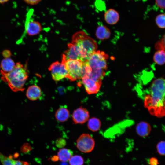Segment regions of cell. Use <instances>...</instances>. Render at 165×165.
<instances>
[{
  "label": "cell",
  "instance_id": "2e32d148",
  "mask_svg": "<svg viewBox=\"0 0 165 165\" xmlns=\"http://www.w3.org/2000/svg\"><path fill=\"white\" fill-rule=\"evenodd\" d=\"M111 34V32L109 28L103 25L98 26L95 33L97 38L101 40L108 38L110 37Z\"/></svg>",
  "mask_w": 165,
  "mask_h": 165
},
{
  "label": "cell",
  "instance_id": "44dd1931",
  "mask_svg": "<svg viewBox=\"0 0 165 165\" xmlns=\"http://www.w3.org/2000/svg\"><path fill=\"white\" fill-rule=\"evenodd\" d=\"M69 161L70 165H82L84 163L83 159L78 155L72 156Z\"/></svg>",
  "mask_w": 165,
  "mask_h": 165
},
{
  "label": "cell",
  "instance_id": "ffe728a7",
  "mask_svg": "<svg viewBox=\"0 0 165 165\" xmlns=\"http://www.w3.org/2000/svg\"><path fill=\"white\" fill-rule=\"evenodd\" d=\"M153 61L154 62L159 65L164 64L165 61V50H157L153 56Z\"/></svg>",
  "mask_w": 165,
  "mask_h": 165
},
{
  "label": "cell",
  "instance_id": "603a6c76",
  "mask_svg": "<svg viewBox=\"0 0 165 165\" xmlns=\"http://www.w3.org/2000/svg\"><path fill=\"white\" fill-rule=\"evenodd\" d=\"M15 160L11 157H7L0 152V161L3 165H12Z\"/></svg>",
  "mask_w": 165,
  "mask_h": 165
},
{
  "label": "cell",
  "instance_id": "6da1fadb",
  "mask_svg": "<svg viewBox=\"0 0 165 165\" xmlns=\"http://www.w3.org/2000/svg\"><path fill=\"white\" fill-rule=\"evenodd\" d=\"M165 80L163 78L152 82L150 94L145 97V105L151 114L158 117L165 114Z\"/></svg>",
  "mask_w": 165,
  "mask_h": 165
},
{
  "label": "cell",
  "instance_id": "30bf717a",
  "mask_svg": "<svg viewBox=\"0 0 165 165\" xmlns=\"http://www.w3.org/2000/svg\"><path fill=\"white\" fill-rule=\"evenodd\" d=\"M90 117L88 111L85 108L80 107L73 112L72 119L75 124H82L88 121Z\"/></svg>",
  "mask_w": 165,
  "mask_h": 165
},
{
  "label": "cell",
  "instance_id": "9c48e42d",
  "mask_svg": "<svg viewBox=\"0 0 165 165\" xmlns=\"http://www.w3.org/2000/svg\"><path fill=\"white\" fill-rule=\"evenodd\" d=\"M81 79L82 83L88 94L97 93L100 90L102 82L95 81L86 76L82 77Z\"/></svg>",
  "mask_w": 165,
  "mask_h": 165
},
{
  "label": "cell",
  "instance_id": "1f68e13d",
  "mask_svg": "<svg viewBox=\"0 0 165 165\" xmlns=\"http://www.w3.org/2000/svg\"><path fill=\"white\" fill-rule=\"evenodd\" d=\"M2 54L5 58H8L11 55V53L9 50H6L3 52Z\"/></svg>",
  "mask_w": 165,
  "mask_h": 165
},
{
  "label": "cell",
  "instance_id": "ac0fdd59",
  "mask_svg": "<svg viewBox=\"0 0 165 165\" xmlns=\"http://www.w3.org/2000/svg\"><path fill=\"white\" fill-rule=\"evenodd\" d=\"M72 155L73 152L71 150L63 148L59 150L57 152V157L61 161L66 162L69 161Z\"/></svg>",
  "mask_w": 165,
  "mask_h": 165
},
{
  "label": "cell",
  "instance_id": "7c38bea8",
  "mask_svg": "<svg viewBox=\"0 0 165 165\" xmlns=\"http://www.w3.org/2000/svg\"><path fill=\"white\" fill-rule=\"evenodd\" d=\"M136 132L140 137H145L148 136L150 134L151 127L150 124L145 121L139 122L136 128Z\"/></svg>",
  "mask_w": 165,
  "mask_h": 165
},
{
  "label": "cell",
  "instance_id": "484cf974",
  "mask_svg": "<svg viewBox=\"0 0 165 165\" xmlns=\"http://www.w3.org/2000/svg\"><path fill=\"white\" fill-rule=\"evenodd\" d=\"M157 6L162 9L165 8V0H155Z\"/></svg>",
  "mask_w": 165,
  "mask_h": 165
},
{
  "label": "cell",
  "instance_id": "277c9868",
  "mask_svg": "<svg viewBox=\"0 0 165 165\" xmlns=\"http://www.w3.org/2000/svg\"><path fill=\"white\" fill-rule=\"evenodd\" d=\"M67 70V78L71 81L81 79L83 75V62L79 60L62 61Z\"/></svg>",
  "mask_w": 165,
  "mask_h": 165
},
{
  "label": "cell",
  "instance_id": "4dcf8cb0",
  "mask_svg": "<svg viewBox=\"0 0 165 165\" xmlns=\"http://www.w3.org/2000/svg\"><path fill=\"white\" fill-rule=\"evenodd\" d=\"M12 165H30L26 162L21 161L20 160H15Z\"/></svg>",
  "mask_w": 165,
  "mask_h": 165
},
{
  "label": "cell",
  "instance_id": "d6a6232c",
  "mask_svg": "<svg viewBox=\"0 0 165 165\" xmlns=\"http://www.w3.org/2000/svg\"><path fill=\"white\" fill-rule=\"evenodd\" d=\"M9 0H0V3H4L7 2Z\"/></svg>",
  "mask_w": 165,
  "mask_h": 165
},
{
  "label": "cell",
  "instance_id": "4316f807",
  "mask_svg": "<svg viewBox=\"0 0 165 165\" xmlns=\"http://www.w3.org/2000/svg\"><path fill=\"white\" fill-rule=\"evenodd\" d=\"M26 3L31 5H36L39 3L42 0H23Z\"/></svg>",
  "mask_w": 165,
  "mask_h": 165
},
{
  "label": "cell",
  "instance_id": "f546056e",
  "mask_svg": "<svg viewBox=\"0 0 165 165\" xmlns=\"http://www.w3.org/2000/svg\"><path fill=\"white\" fill-rule=\"evenodd\" d=\"M65 140L63 138H60L58 139L56 142L57 146H61L64 145L65 144Z\"/></svg>",
  "mask_w": 165,
  "mask_h": 165
},
{
  "label": "cell",
  "instance_id": "8fae6325",
  "mask_svg": "<svg viewBox=\"0 0 165 165\" xmlns=\"http://www.w3.org/2000/svg\"><path fill=\"white\" fill-rule=\"evenodd\" d=\"M69 59L82 61L80 54L76 46L72 43L68 44V49L62 54V61Z\"/></svg>",
  "mask_w": 165,
  "mask_h": 165
},
{
  "label": "cell",
  "instance_id": "5b68a950",
  "mask_svg": "<svg viewBox=\"0 0 165 165\" xmlns=\"http://www.w3.org/2000/svg\"><path fill=\"white\" fill-rule=\"evenodd\" d=\"M108 56L103 51H96L86 61L92 69L106 70L107 68V60Z\"/></svg>",
  "mask_w": 165,
  "mask_h": 165
},
{
  "label": "cell",
  "instance_id": "d6986e66",
  "mask_svg": "<svg viewBox=\"0 0 165 165\" xmlns=\"http://www.w3.org/2000/svg\"><path fill=\"white\" fill-rule=\"evenodd\" d=\"M87 127L89 130L93 132H96L100 128L101 122L99 119L93 117L88 120Z\"/></svg>",
  "mask_w": 165,
  "mask_h": 165
},
{
  "label": "cell",
  "instance_id": "52a82bcc",
  "mask_svg": "<svg viewBox=\"0 0 165 165\" xmlns=\"http://www.w3.org/2000/svg\"><path fill=\"white\" fill-rule=\"evenodd\" d=\"M51 72L52 79L58 81L67 78L68 73L64 64L59 61L52 63L48 68Z\"/></svg>",
  "mask_w": 165,
  "mask_h": 165
},
{
  "label": "cell",
  "instance_id": "ba28073f",
  "mask_svg": "<svg viewBox=\"0 0 165 165\" xmlns=\"http://www.w3.org/2000/svg\"><path fill=\"white\" fill-rule=\"evenodd\" d=\"M32 10L28 12L26 16L25 25V32L30 36H33L39 34L42 30V27L40 23L31 19Z\"/></svg>",
  "mask_w": 165,
  "mask_h": 165
},
{
  "label": "cell",
  "instance_id": "3957f363",
  "mask_svg": "<svg viewBox=\"0 0 165 165\" xmlns=\"http://www.w3.org/2000/svg\"><path fill=\"white\" fill-rule=\"evenodd\" d=\"M72 43L78 49L83 62L86 61L97 51L98 47L95 41L82 30L75 32L73 35Z\"/></svg>",
  "mask_w": 165,
  "mask_h": 165
},
{
  "label": "cell",
  "instance_id": "cb8c5ba5",
  "mask_svg": "<svg viewBox=\"0 0 165 165\" xmlns=\"http://www.w3.org/2000/svg\"><path fill=\"white\" fill-rule=\"evenodd\" d=\"M165 141H161L157 145L156 149L159 154L161 156L165 155Z\"/></svg>",
  "mask_w": 165,
  "mask_h": 165
},
{
  "label": "cell",
  "instance_id": "9a60e30c",
  "mask_svg": "<svg viewBox=\"0 0 165 165\" xmlns=\"http://www.w3.org/2000/svg\"><path fill=\"white\" fill-rule=\"evenodd\" d=\"M70 115V112L68 109L65 106H62L57 110L55 116L57 120L60 122H63L68 119Z\"/></svg>",
  "mask_w": 165,
  "mask_h": 165
},
{
  "label": "cell",
  "instance_id": "4fadbf2b",
  "mask_svg": "<svg viewBox=\"0 0 165 165\" xmlns=\"http://www.w3.org/2000/svg\"><path fill=\"white\" fill-rule=\"evenodd\" d=\"M104 19L106 22L110 25L116 24L119 21V15L118 12L112 9L107 10L104 14Z\"/></svg>",
  "mask_w": 165,
  "mask_h": 165
},
{
  "label": "cell",
  "instance_id": "7a4b0ae2",
  "mask_svg": "<svg viewBox=\"0 0 165 165\" xmlns=\"http://www.w3.org/2000/svg\"><path fill=\"white\" fill-rule=\"evenodd\" d=\"M1 79L7 83L13 91L17 92L24 90V85L29 76L27 64L24 65L17 62L11 71L4 72L1 70Z\"/></svg>",
  "mask_w": 165,
  "mask_h": 165
},
{
  "label": "cell",
  "instance_id": "f1b7e54d",
  "mask_svg": "<svg viewBox=\"0 0 165 165\" xmlns=\"http://www.w3.org/2000/svg\"><path fill=\"white\" fill-rule=\"evenodd\" d=\"M150 165H158L159 164L158 159L155 157H152L149 160Z\"/></svg>",
  "mask_w": 165,
  "mask_h": 165
},
{
  "label": "cell",
  "instance_id": "d4e9b609",
  "mask_svg": "<svg viewBox=\"0 0 165 165\" xmlns=\"http://www.w3.org/2000/svg\"><path fill=\"white\" fill-rule=\"evenodd\" d=\"M155 48L157 50H165V35H163L161 40L155 44Z\"/></svg>",
  "mask_w": 165,
  "mask_h": 165
},
{
  "label": "cell",
  "instance_id": "8992f818",
  "mask_svg": "<svg viewBox=\"0 0 165 165\" xmlns=\"http://www.w3.org/2000/svg\"><path fill=\"white\" fill-rule=\"evenodd\" d=\"M95 142L90 134L84 133L78 138L76 141V147L78 149L84 153H89L94 149Z\"/></svg>",
  "mask_w": 165,
  "mask_h": 165
},
{
  "label": "cell",
  "instance_id": "5bb4252c",
  "mask_svg": "<svg viewBox=\"0 0 165 165\" xmlns=\"http://www.w3.org/2000/svg\"><path fill=\"white\" fill-rule=\"evenodd\" d=\"M42 95V91L40 87L36 85H32L27 89L26 95L29 100L32 101L39 99Z\"/></svg>",
  "mask_w": 165,
  "mask_h": 165
},
{
  "label": "cell",
  "instance_id": "e0dca14e",
  "mask_svg": "<svg viewBox=\"0 0 165 165\" xmlns=\"http://www.w3.org/2000/svg\"><path fill=\"white\" fill-rule=\"evenodd\" d=\"M16 64L12 59L5 58L1 61L0 67L1 71L4 72H8L12 71L14 68Z\"/></svg>",
  "mask_w": 165,
  "mask_h": 165
},
{
  "label": "cell",
  "instance_id": "7402d4cb",
  "mask_svg": "<svg viewBox=\"0 0 165 165\" xmlns=\"http://www.w3.org/2000/svg\"><path fill=\"white\" fill-rule=\"evenodd\" d=\"M156 23L157 26L161 28H164L165 27V16L163 13L158 15L155 19Z\"/></svg>",
  "mask_w": 165,
  "mask_h": 165
},
{
  "label": "cell",
  "instance_id": "83f0119b",
  "mask_svg": "<svg viewBox=\"0 0 165 165\" xmlns=\"http://www.w3.org/2000/svg\"><path fill=\"white\" fill-rule=\"evenodd\" d=\"M31 147L28 144H24L21 148V151L23 152H28L31 150Z\"/></svg>",
  "mask_w": 165,
  "mask_h": 165
}]
</instances>
